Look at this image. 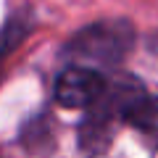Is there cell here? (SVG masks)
Segmentation results:
<instances>
[{
    "label": "cell",
    "mask_w": 158,
    "mask_h": 158,
    "mask_svg": "<svg viewBox=\"0 0 158 158\" xmlns=\"http://www.w3.org/2000/svg\"><path fill=\"white\" fill-rule=\"evenodd\" d=\"M142 92V85L132 77H116L111 82H106L100 100L90 108V116L82 124V145L92 153H100L111 140V124L116 118H124L127 111L135 106Z\"/></svg>",
    "instance_id": "cell-1"
},
{
    "label": "cell",
    "mask_w": 158,
    "mask_h": 158,
    "mask_svg": "<svg viewBox=\"0 0 158 158\" xmlns=\"http://www.w3.org/2000/svg\"><path fill=\"white\" fill-rule=\"evenodd\" d=\"M132 42H135V32L127 21H98L82 29L69 42L66 56L98 66H116L132 50Z\"/></svg>",
    "instance_id": "cell-2"
},
{
    "label": "cell",
    "mask_w": 158,
    "mask_h": 158,
    "mask_svg": "<svg viewBox=\"0 0 158 158\" xmlns=\"http://www.w3.org/2000/svg\"><path fill=\"white\" fill-rule=\"evenodd\" d=\"M106 90V79L87 66H69L56 82V100L63 108H87L90 111Z\"/></svg>",
    "instance_id": "cell-3"
},
{
    "label": "cell",
    "mask_w": 158,
    "mask_h": 158,
    "mask_svg": "<svg viewBox=\"0 0 158 158\" xmlns=\"http://www.w3.org/2000/svg\"><path fill=\"white\" fill-rule=\"evenodd\" d=\"M124 121H129L132 127H137L140 132L158 137V98H145L142 95L135 106L127 111Z\"/></svg>",
    "instance_id": "cell-4"
}]
</instances>
